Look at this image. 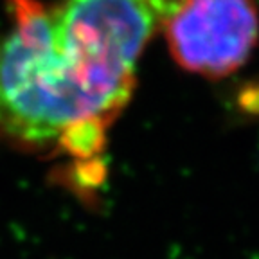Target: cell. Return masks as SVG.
Listing matches in <instances>:
<instances>
[{
    "mask_svg": "<svg viewBox=\"0 0 259 259\" xmlns=\"http://www.w3.org/2000/svg\"><path fill=\"white\" fill-rule=\"evenodd\" d=\"M184 0H9L0 38V135L99 158L128 106L142 53Z\"/></svg>",
    "mask_w": 259,
    "mask_h": 259,
    "instance_id": "obj_1",
    "label": "cell"
},
{
    "mask_svg": "<svg viewBox=\"0 0 259 259\" xmlns=\"http://www.w3.org/2000/svg\"><path fill=\"white\" fill-rule=\"evenodd\" d=\"M164 36L178 67L209 79L241 69L259 41L254 0H184Z\"/></svg>",
    "mask_w": 259,
    "mask_h": 259,
    "instance_id": "obj_2",
    "label": "cell"
}]
</instances>
